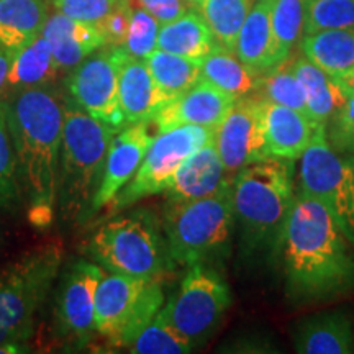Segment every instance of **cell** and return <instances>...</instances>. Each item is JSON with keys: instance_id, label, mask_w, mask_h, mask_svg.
Listing matches in <instances>:
<instances>
[{"instance_id": "cb8c5ba5", "label": "cell", "mask_w": 354, "mask_h": 354, "mask_svg": "<svg viewBox=\"0 0 354 354\" xmlns=\"http://www.w3.org/2000/svg\"><path fill=\"white\" fill-rule=\"evenodd\" d=\"M8 57H10V68L7 76V92L10 94L30 87L50 86L61 73L53 56L50 43L43 35L20 50L8 53Z\"/></svg>"}, {"instance_id": "e575fe53", "label": "cell", "mask_w": 354, "mask_h": 354, "mask_svg": "<svg viewBox=\"0 0 354 354\" xmlns=\"http://www.w3.org/2000/svg\"><path fill=\"white\" fill-rule=\"evenodd\" d=\"M159 28H161V24L153 15H149L141 7H133L123 50L133 57L146 59L158 48Z\"/></svg>"}, {"instance_id": "b9f144b4", "label": "cell", "mask_w": 354, "mask_h": 354, "mask_svg": "<svg viewBox=\"0 0 354 354\" xmlns=\"http://www.w3.org/2000/svg\"><path fill=\"white\" fill-rule=\"evenodd\" d=\"M185 2L190 3V6H194V7H196V6H198V3L202 2V0H185Z\"/></svg>"}, {"instance_id": "836d02e7", "label": "cell", "mask_w": 354, "mask_h": 354, "mask_svg": "<svg viewBox=\"0 0 354 354\" xmlns=\"http://www.w3.org/2000/svg\"><path fill=\"white\" fill-rule=\"evenodd\" d=\"M322 30L354 32V0H307L304 33Z\"/></svg>"}, {"instance_id": "d6a6232c", "label": "cell", "mask_w": 354, "mask_h": 354, "mask_svg": "<svg viewBox=\"0 0 354 354\" xmlns=\"http://www.w3.org/2000/svg\"><path fill=\"white\" fill-rule=\"evenodd\" d=\"M258 92V99L286 105V107L307 113L305 91L294 71V61L286 59L284 63L277 64L276 68L264 73L261 76V82L256 94Z\"/></svg>"}, {"instance_id": "2e32d148", "label": "cell", "mask_w": 354, "mask_h": 354, "mask_svg": "<svg viewBox=\"0 0 354 354\" xmlns=\"http://www.w3.org/2000/svg\"><path fill=\"white\" fill-rule=\"evenodd\" d=\"M234 102L236 99H233L232 95L225 94L210 82L201 79L196 86L159 110L154 115L153 123L158 131L185 125L216 130L232 110Z\"/></svg>"}, {"instance_id": "e0dca14e", "label": "cell", "mask_w": 354, "mask_h": 354, "mask_svg": "<svg viewBox=\"0 0 354 354\" xmlns=\"http://www.w3.org/2000/svg\"><path fill=\"white\" fill-rule=\"evenodd\" d=\"M261 112H263L264 138L269 158L289 159V161L300 159L315 138V133L320 128H325L317 125L307 113L263 99H261Z\"/></svg>"}, {"instance_id": "9c48e42d", "label": "cell", "mask_w": 354, "mask_h": 354, "mask_svg": "<svg viewBox=\"0 0 354 354\" xmlns=\"http://www.w3.org/2000/svg\"><path fill=\"white\" fill-rule=\"evenodd\" d=\"M300 192L320 202L354 248V154L336 151L325 128L300 158Z\"/></svg>"}, {"instance_id": "d6986e66", "label": "cell", "mask_w": 354, "mask_h": 354, "mask_svg": "<svg viewBox=\"0 0 354 354\" xmlns=\"http://www.w3.org/2000/svg\"><path fill=\"white\" fill-rule=\"evenodd\" d=\"M41 35L50 43L59 71L74 69L92 53L107 46L99 26L74 20L59 12L48 17Z\"/></svg>"}, {"instance_id": "ffe728a7", "label": "cell", "mask_w": 354, "mask_h": 354, "mask_svg": "<svg viewBox=\"0 0 354 354\" xmlns=\"http://www.w3.org/2000/svg\"><path fill=\"white\" fill-rule=\"evenodd\" d=\"M272 2L274 0H256L238 35L234 53L246 66L268 73L277 64L284 63L272 28Z\"/></svg>"}, {"instance_id": "603a6c76", "label": "cell", "mask_w": 354, "mask_h": 354, "mask_svg": "<svg viewBox=\"0 0 354 354\" xmlns=\"http://www.w3.org/2000/svg\"><path fill=\"white\" fill-rule=\"evenodd\" d=\"M295 351L302 354H349L354 351L351 322L343 313L313 317L299 326Z\"/></svg>"}, {"instance_id": "52a82bcc", "label": "cell", "mask_w": 354, "mask_h": 354, "mask_svg": "<svg viewBox=\"0 0 354 354\" xmlns=\"http://www.w3.org/2000/svg\"><path fill=\"white\" fill-rule=\"evenodd\" d=\"M292 162L263 159L243 167L232 180L234 218L250 241L276 236L284 223L295 197Z\"/></svg>"}, {"instance_id": "ab89813d", "label": "cell", "mask_w": 354, "mask_h": 354, "mask_svg": "<svg viewBox=\"0 0 354 354\" xmlns=\"http://www.w3.org/2000/svg\"><path fill=\"white\" fill-rule=\"evenodd\" d=\"M8 68H10V57H8V53L0 46V97L7 94Z\"/></svg>"}, {"instance_id": "3957f363", "label": "cell", "mask_w": 354, "mask_h": 354, "mask_svg": "<svg viewBox=\"0 0 354 354\" xmlns=\"http://www.w3.org/2000/svg\"><path fill=\"white\" fill-rule=\"evenodd\" d=\"M117 133L74 100L66 102L57 177V210L64 221H82L91 216L109 146Z\"/></svg>"}, {"instance_id": "74e56055", "label": "cell", "mask_w": 354, "mask_h": 354, "mask_svg": "<svg viewBox=\"0 0 354 354\" xmlns=\"http://www.w3.org/2000/svg\"><path fill=\"white\" fill-rule=\"evenodd\" d=\"M133 13L131 0H123L115 10L99 25L107 46H123Z\"/></svg>"}, {"instance_id": "7a4b0ae2", "label": "cell", "mask_w": 354, "mask_h": 354, "mask_svg": "<svg viewBox=\"0 0 354 354\" xmlns=\"http://www.w3.org/2000/svg\"><path fill=\"white\" fill-rule=\"evenodd\" d=\"M7 102L28 218L46 228L57 209L66 100L53 87L39 86L15 92Z\"/></svg>"}, {"instance_id": "d590c367", "label": "cell", "mask_w": 354, "mask_h": 354, "mask_svg": "<svg viewBox=\"0 0 354 354\" xmlns=\"http://www.w3.org/2000/svg\"><path fill=\"white\" fill-rule=\"evenodd\" d=\"M123 0H53L59 13L71 19L99 26Z\"/></svg>"}, {"instance_id": "4316f807", "label": "cell", "mask_w": 354, "mask_h": 354, "mask_svg": "<svg viewBox=\"0 0 354 354\" xmlns=\"http://www.w3.org/2000/svg\"><path fill=\"white\" fill-rule=\"evenodd\" d=\"M48 20L44 0H0V46L17 51L41 35Z\"/></svg>"}, {"instance_id": "277c9868", "label": "cell", "mask_w": 354, "mask_h": 354, "mask_svg": "<svg viewBox=\"0 0 354 354\" xmlns=\"http://www.w3.org/2000/svg\"><path fill=\"white\" fill-rule=\"evenodd\" d=\"M162 227L149 210L112 216L88 241V251L107 272L161 281L174 263Z\"/></svg>"}, {"instance_id": "9a60e30c", "label": "cell", "mask_w": 354, "mask_h": 354, "mask_svg": "<svg viewBox=\"0 0 354 354\" xmlns=\"http://www.w3.org/2000/svg\"><path fill=\"white\" fill-rule=\"evenodd\" d=\"M153 122H140L127 125L113 136L105 159L100 187L92 202L91 215L113 202L118 192L133 179L154 138Z\"/></svg>"}, {"instance_id": "f1b7e54d", "label": "cell", "mask_w": 354, "mask_h": 354, "mask_svg": "<svg viewBox=\"0 0 354 354\" xmlns=\"http://www.w3.org/2000/svg\"><path fill=\"white\" fill-rule=\"evenodd\" d=\"M149 74L165 104L177 99L202 79L201 63L156 48L146 57Z\"/></svg>"}, {"instance_id": "8992f818", "label": "cell", "mask_w": 354, "mask_h": 354, "mask_svg": "<svg viewBox=\"0 0 354 354\" xmlns=\"http://www.w3.org/2000/svg\"><path fill=\"white\" fill-rule=\"evenodd\" d=\"M234 225L232 183L214 196L185 202H166L162 233L172 261L189 268L205 263L228 245Z\"/></svg>"}, {"instance_id": "7402d4cb", "label": "cell", "mask_w": 354, "mask_h": 354, "mask_svg": "<svg viewBox=\"0 0 354 354\" xmlns=\"http://www.w3.org/2000/svg\"><path fill=\"white\" fill-rule=\"evenodd\" d=\"M294 71L305 91L307 115L317 125H328L335 113L343 107L348 92L333 76L318 68L305 56L294 61Z\"/></svg>"}, {"instance_id": "d4e9b609", "label": "cell", "mask_w": 354, "mask_h": 354, "mask_svg": "<svg viewBox=\"0 0 354 354\" xmlns=\"http://www.w3.org/2000/svg\"><path fill=\"white\" fill-rule=\"evenodd\" d=\"M218 46L209 25L197 10H187L179 19L161 25L158 35V48L172 55L198 61L209 56Z\"/></svg>"}, {"instance_id": "ba28073f", "label": "cell", "mask_w": 354, "mask_h": 354, "mask_svg": "<svg viewBox=\"0 0 354 354\" xmlns=\"http://www.w3.org/2000/svg\"><path fill=\"white\" fill-rule=\"evenodd\" d=\"M162 305L161 281L105 272L95 292V333L127 348Z\"/></svg>"}, {"instance_id": "83f0119b", "label": "cell", "mask_w": 354, "mask_h": 354, "mask_svg": "<svg viewBox=\"0 0 354 354\" xmlns=\"http://www.w3.org/2000/svg\"><path fill=\"white\" fill-rule=\"evenodd\" d=\"M304 56L338 79L354 69V32L322 30L302 38Z\"/></svg>"}, {"instance_id": "ac0fdd59", "label": "cell", "mask_w": 354, "mask_h": 354, "mask_svg": "<svg viewBox=\"0 0 354 354\" xmlns=\"http://www.w3.org/2000/svg\"><path fill=\"white\" fill-rule=\"evenodd\" d=\"M232 183L215 140L203 145L183 162L165 190L166 202H185L214 196Z\"/></svg>"}, {"instance_id": "30bf717a", "label": "cell", "mask_w": 354, "mask_h": 354, "mask_svg": "<svg viewBox=\"0 0 354 354\" xmlns=\"http://www.w3.org/2000/svg\"><path fill=\"white\" fill-rule=\"evenodd\" d=\"M230 305L232 294L220 272L205 263H196L189 266L179 289L162 305V313L197 346L216 330Z\"/></svg>"}, {"instance_id": "44dd1931", "label": "cell", "mask_w": 354, "mask_h": 354, "mask_svg": "<svg viewBox=\"0 0 354 354\" xmlns=\"http://www.w3.org/2000/svg\"><path fill=\"white\" fill-rule=\"evenodd\" d=\"M118 100L125 125L153 122L154 115L166 105L146 61L133 57L127 51L118 73Z\"/></svg>"}, {"instance_id": "6da1fadb", "label": "cell", "mask_w": 354, "mask_h": 354, "mask_svg": "<svg viewBox=\"0 0 354 354\" xmlns=\"http://www.w3.org/2000/svg\"><path fill=\"white\" fill-rule=\"evenodd\" d=\"M277 245L292 299L320 300L354 289V248L328 210L300 190Z\"/></svg>"}, {"instance_id": "4dcf8cb0", "label": "cell", "mask_w": 354, "mask_h": 354, "mask_svg": "<svg viewBox=\"0 0 354 354\" xmlns=\"http://www.w3.org/2000/svg\"><path fill=\"white\" fill-rule=\"evenodd\" d=\"M24 202L15 143L8 118V102L0 99V209L13 212Z\"/></svg>"}, {"instance_id": "f35d334b", "label": "cell", "mask_w": 354, "mask_h": 354, "mask_svg": "<svg viewBox=\"0 0 354 354\" xmlns=\"http://www.w3.org/2000/svg\"><path fill=\"white\" fill-rule=\"evenodd\" d=\"M136 2L161 25L179 19L183 13L189 10L185 0H136Z\"/></svg>"}, {"instance_id": "484cf974", "label": "cell", "mask_w": 354, "mask_h": 354, "mask_svg": "<svg viewBox=\"0 0 354 354\" xmlns=\"http://www.w3.org/2000/svg\"><path fill=\"white\" fill-rule=\"evenodd\" d=\"M201 73L203 81L210 82L233 99L254 95L263 76L243 63L236 53L221 46H216L209 56L203 57Z\"/></svg>"}, {"instance_id": "8fae6325", "label": "cell", "mask_w": 354, "mask_h": 354, "mask_svg": "<svg viewBox=\"0 0 354 354\" xmlns=\"http://www.w3.org/2000/svg\"><path fill=\"white\" fill-rule=\"evenodd\" d=\"M214 128L176 127L158 131L133 179L113 198L112 214L127 209L141 198L162 194L190 154L215 140Z\"/></svg>"}, {"instance_id": "5b68a950", "label": "cell", "mask_w": 354, "mask_h": 354, "mask_svg": "<svg viewBox=\"0 0 354 354\" xmlns=\"http://www.w3.org/2000/svg\"><path fill=\"white\" fill-rule=\"evenodd\" d=\"M64 250L48 241L26 251L0 271V344H21L35 315L59 276Z\"/></svg>"}, {"instance_id": "8d00e7d4", "label": "cell", "mask_w": 354, "mask_h": 354, "mask_svg": "<svg viewBox=\"0 0 354 354\" xmlns=\"http://www.w3.org/2000/svg\"><path fill=\"white\" fill-rule=\"evenodd\" d=\"M326 140L336 151L354 154V92L325 128Z\"/></svg>"}, {"instance_id": "4fadbf2b", "label": "cell", "mask_w": 354, "mask_h": 354, "mask_svg": "<svg viewBox=\"0 0 354 354\" xmlns=\"http://www.w3.org/2000/svg\"><path fill=\"white\" fill-rule=\"evenodd\" d=\"M215 146L230 177L243 167L269 158L264 138L261 99H236L225 120L215 131Z\"/></svg>"}, {"instance_id": "1f68e13d", "label": "cell", "mask_w": 354, "mask_h": 354, "mask_svg": "<svg viewBox=\"0 0 354 354\" xmlns=\"http://www.w3.org/2000/svg\"><path fill=\"white\" fill-rule=\"evenodd\" d=\"M194 348L192 342L167 322L162 308L127 346L131 354H187Z\"/></svg>"}, {"instance_id": "f546056e", "label": "cell", "mask_w": 354, "mask_h": 354, "mask_svg": "<svg viewBox=\"0 0 354 354\" xmlns=\"http://www.w3.org/2000/svg\"><path fill=\"white\" fill-rule=\"evenodd\" d=\"M254 0H202L197 12L209 25L218 46L234 51L238 35Z\"/></svg>"}, {"instance_id": "5bb4252c", "label": "cell", "mask_w": 354, "mask_h": 354, "mask_svg": "<svg viewBox=\"0 0 354 354\" xmlns=\"http://www.w3.org/2000/svg\"><path fill=\"white\" fill-rule=\"evenodd\" d=\"M105 269L88 261H77L66 271L57 289L56 323L59 333L84 344L95 333V292Z\"/></svg>"}, {"instance_id": "60d3db41", "label": "cell", "mask_w": 354, "mask_h": 354, "mask_svg": "<svg viewBox=\"0 0 354 354\" xmlns=\"http://www.w3.org/2000/svg\"><path fill=\"white\" fill-rule=\"evenodd\" d=\"M336 81L339 82V86H342L348 94H351V92H354V69H351L346 74H343V76H339Z\"/></svg>"}, {"instance_id": "7c38bea8", "label": "cell", "mask_w": 354, "mask_h": 354, "mask_svg": "<svg viewBox=\"0 0 354 354\" xmlns=\"http://www.w3.org/2000/svg\"><path fill=\"white\" fill-rule=\"evenodd\" d=\"M123 46H105L73 69L68 88L73 100L88 115L120 131L125 120L118 100V73Z\"/></svg>"}]
</instances>
